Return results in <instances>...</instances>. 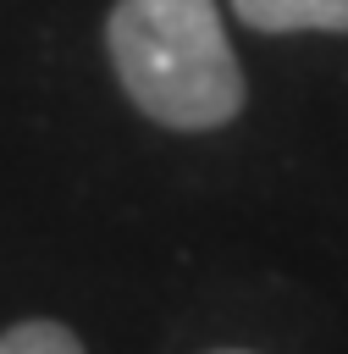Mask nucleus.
I'll return each mask as SVG.
<instances>
[{
    "label": "nucleus",
    "mask_w": 348,
    "mask_h": 354,
    "mask_svg": "<svg viewBox=\"0 0 348 354\" xmlns=\"http://www.w3.org/2000/svg\"><path fill=\"white\" fill-rule=\"evenodd\" d=\"M105 55L127 100L171 133L226 127L249 100L215 0H116Z\"/></svg>",
    "instance_id": "f257e3e1"
},
{
    "label": "nucleus",
    "mask_w": 348,
    "mask_h": 354,
    "mask_svg": "<svg viewBox=\"0 0 348 354\" xmlns=\"http://www.w3.org/2000/svg\"><path fill=\"white\" fill-rule=\"evenodd\" d=\"M254 33H348V0H232Z\"/></svg>",
    "instance_id": "f03ea898"
},
{
    "label": "nucleus",
    "mask_w": 348,
    "mask_h": 354,
    "mask_svg": "<svg viewBox=\"0 0 348 354\" xmlns=\"http://www.w3.org/2000/svg\"><path fill=\"white\" fill-rule=\"evenodd\" d=\"M0 354H83V343L61 321H17L0 332Z\"/></svg>",
    "instance_id": "7ed1b4c3"
},
{
    "label": "nucleus",
    "mask_w": 348,
    "mask_h": 354,
    "mask_svg": "<svg viewBox=\"0 0 348 354\" xmlns=\"http://www.w3.org/2000/svg\"><path fill=\"white\" fill-rule=\"evenodd\" d=\"M215 354H249V348H215Z\"/></svg>",
    "instance_id": "20e7f679"
}]
</instances>
